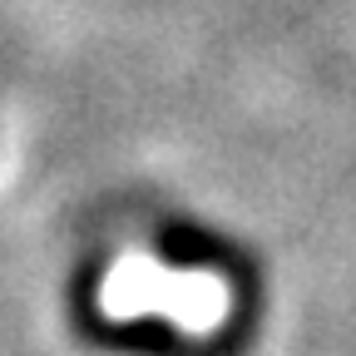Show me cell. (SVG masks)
Returning <instances> with one entry per match:
<instances>
[{
	"mask_svg": "<svg viewBox=\"0 0 356 356\" xmlns=\"http://www.w3.org/2000/svg\"><path fill=\"white\" fill-rule=\"evenodd\" d=\"M104 307L114 317H139V312H173L184 327H208L222 312V287L203 282V273H173L149 257H129L104 282Z\"/></svg>",
	"mask_w": 356,
	"mask_h": 356,
	"instance_id": "6da1fadb",
	"label": "cell"
}]
</instances>
